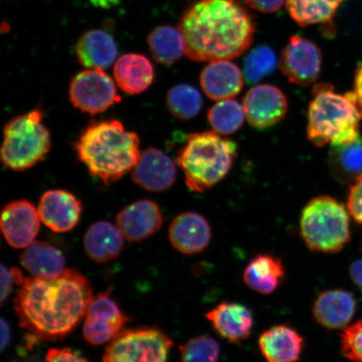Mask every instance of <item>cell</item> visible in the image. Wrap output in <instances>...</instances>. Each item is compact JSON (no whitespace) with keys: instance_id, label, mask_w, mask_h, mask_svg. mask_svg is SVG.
Wrapping results in <instances>:
<instances>
[{"instance_id":"cell-1","label":"cell","mask_w":362,"mask_h":362,"mask_svg":"<svg viewBox=\"0 0 362 362\" xmlns=\"http://www.w3.org/2000/svg\"><path fill=\"white\" fill-rule=\"evenodd\" d=\"M21 286L15 300L21 327L42 341L67 336L93 298L88 279L71 269L57 278H25Z\"/></svg>"},{"instance_id":"cell-2","label":"cell","mask_w":362,"mask_h":362,"mask_svg":"<svg viewBox=\"0 0 362 362\" xmlns=\"http://www.w3.org/2000/svg\"><path fill=\"white\" fill-rule=\"evenodd\" d=\"M178 28L185 55L209 62L242 56L256 30L250 13L238 0H196L183 13Z\"/></svg>"},{"instance_id":"cell-3","label":"cell","mask_w":362,"mask_h":362,"mask_svg":"<svg viewBox=\"0 0 362 362\" xmlns=\"http://www.w3.org/2000/svg\"><path fill=\"white\" fill-rule=\"evenodd\" d=\"M74 148L89 174L107 185L117 182L133 170L141 155L138 135L127 131L116 119L89 124Z\"/></svg>"},{"instance_id":"cell-4","label":"cell","mask_w":362,"mask_h":362,"mask_svg":"<svg viewBox=\"0 0 362 362\" xmlns=\"http://www.w3.org/2000/svg\"><path fill=\"white\" fill-rule=\"evenodd\" d=\"M308 112L307 137L316 147L343 146L360 137L362 104L355 93L339 94L328 83L313 88Z\"/></svg>"},{"instance_id":"cell-5","label":"cell","mask_w":362,"mask_h":362,"mask_svg":"<svg viewBox=\"0 0 362 362\" xmlns=\"http://www.w3.org/2000/svg\"><path fill=\"white\" fill-rule=\"evenodd\" d=\"M237 144L215 131L193 133L180 149L176 163L183 170L185 184L202 193L223 180L234 164Z\"/></svg>"},{"instance_id":"cell-6","label":"cell","mask_w":362,"mask_h":362,"mask_svg":"<svg viewBox=\"0 0 362 362\" xmlns=\"http://www.w3.org/2000/svg\"><path fill=\"white\" fill-rule=\"evenodd\" d=\"M300 230L310 250L337 252L350 242L349 214L345 206L336 199L315 197L303 209Z\"/></svg>"},{"instance_id":"cell-7","label":"cell","mask_w":362,"mask_h":362,"mask_svg":"<svg viewBox=\"0 0 362 362\" xmlns=\"http://www.w3.org/2000/svg\"><path fill=\"white\" fill-rule=\"evenodd\" d=\"M42 119L43 112L37 108L8 122L1 148L4 167L16 171L28 170L47 156L52 148L51 134Z\"/></svg>"},{"instance_id":"cell-8","label":"cell","mask_w":362,"mask_h":362,"mask_svg":"<svg viewBox=\"0 0 362 362\" xmlns=\"http://www.w3.org/2000/svg\"><path fill=\"white\" fill-rule=\"evenodd\" d=\"M172 346L160 329H126L112 339L103 362H166Z\"/></svg>"},{"instance_id":"cell-9","label":"cell","mask_w":362,"mask_h":362,"mask_svg":"<svg viewBox=\"0 0 362 362\" xmlns=\"http://www.w3.org/2000/svg\"><path fill=\"white\" fill-rule=\"evenodd\" d=\"M70 100L80 111L96 115L121 102L115 83L103 69L79 72L72 79Z\"/></svg>"},{"instance_id":"cell-10","label":"cell","mask_w":362,"mask_h":362,"mask_svg":"<svg viewBox=\"0 0 362 362\" xmlns=\"http://www.w3.org/2000/svg\"><path fill=\"white\" fill-rule=\"evenodd\" d=\"M322 53L315 42L300 35L289 39L280 56L279 66L289 83L308 87L318 80Z\"/></svg>"},{"instance_id":"cell-11","label":"cell","mask_w":362,"mask_h":362,"mask_svg":"<svg viewBox=\"0 0 362 362\" xmlns=\"http://www.w3.org/2000/svg\"><path fill=\"white\" fill-rule=\"evenodd\" d=\"M128 320L110 293H99L93 298L86 314L84 338L94 346L110 342Z\"/></svg>"},{"instance_id":"cell-12","label":"cell","mask_w":362,"mask_h":362,"mask_svg":"<svg viewBox=\"0 0 362 362\" xmlns=\"http://www.w3.org/2000/svg\"><path fill=\"white\" fill-rule=\"evenodd\" d=\"M248 123L256 128H268L284 119L288 101L281 90L269 84L256 86L243 98Z\"/></svg>"},{"instance_id":"cell-13","label":"cell","mask_w":362,"mask_h":362,"mask_svg":"<svg viewBox=\"0 0 362 362\" xmlns=\"http://www.w3.org/2000/svg\"><path fill=\"white\" fill-rule=\"evenodd\" d=\"M38 209L26 200L7 204L1 214V230L6 242L13 248L29 247L40 228Z\"/></svg>"},{"instance_id":"cell-14","label":"cell","mask_w":362,"mask_h":362,"mask_svg":"<svg viewBox=\"0 0 362 362\" xmlns=\"http://www.w3.org/2000/svg\"><path fill=\"white\" fill-rule=\"evenodd\" d=\"M177 176L173 160L160 149L148 148L141 153L132 170V178L140 188L162 192L173 185Z\"/></svg>"},{"instance_id":"cell-15","label":"cell","mask_w":362,"mask_h":362,"mask_svg":"<svg viewBox=\"0 0 362 362\" xmlns=\"http://www.w3.org/2000/svg\"><path fill=\"white\" fill-rule=\"evenodd\" d=\"M164 223L160 207L155 202H134L119 212L116 225L130 243L146 241L155 235Z\"/></svg>"},{"instance_id":"cell-16","label":"cell","mask_w":362,"mask_h":362,"mask_svg":"<svg viewBox=\"0 0 362 362\" xmlns=\"http://www.w3.org/2000/svg\"><path fill=\"white\" fill-rule=\"evenodd\" d=\"M40 221L55 233H66L78 223L83 204L74 194L51 189L43 194L38 206Z\"/></svg>"},{"instance_id":"cell-17","label":"cell","mask_w":362,"mask_h":362,"mask_svg":"<svg viewBox=\"0 0 362 362\" xmlns=\"http://www.w3.org/2000/svg\"><path fill=\"white\" fill-rule=\"evenodd\" d=\"M171 245L183 255H197L209 246L211 229L205 217L184 212L172 221L169 230Z\"/></svg>"},{"instance_id":"cell-18","label":"cell","mask_w":362,"mask_h":362,"mask_svg":"<svg viewBox=\"0 0 362 362\" xmlns=\"http://www.w3.org/2000/svg\"><path fill=\"white\" fill-rule=\"evenodd\" d=\"M206 317L217 334L230 343L237 344L247 339L255 327L252 312L238 303H221Z\"/></svg>"},{"instance_id":"cell-19","label":"cell","mask_w":362,"mask_h":362,"mask_svg":"<svg viewBox=\"0 0 362 362\" xmlns=\"http://www.w3.org/2000/svg\"><path fill=\"white\" fill-rule=\"evenodd\" d=\"M356 311V298L343 289H330L320 293L312 308L317 322L328 329L346 327Z\"/></svg>"},{"instance_id":"cell-20","label":"cell","mask_w":362,"mask_h":362,"mask_svg":"<svg viewBox=\"0 0 362 362\" xmlns=\"http://www.w3.org/2000/svg\"><path fill=\"white\" fill-rule=\"evenodd\" d=\"M200 81L206 96L217 102L233 99L243 87L241 70L228 60L210 62L202 70Z\"/></svg>"},{"instance_id":"cell-21","label":"cell","mask_w":362,"mask_h":362,"mask_svg":"<svg viewBox=\"0 0 362 362\" xmlns=\"http://www.w3.org/2000/svg\"><path fill=\"white\" fill-rule=\"evenodd\" d=\"M259 346L267 362H297L304 350L305 341L297 330L281 325L262 333Z\"/></svg>"},{"instance_id":"cell-22","label":"cell","mask_w":362,"mask_h":362,"mask_svg":"<svg viewBox=\"0 0 362 362\" xmlns=\"http://www.w3.org/2000/svg\"><path fill=\"white\" fill-rule=\"evenodd\" d=\"M80 64L89 69H105L115 62L117 47L112 35L102 30H90L81 35L75 45Z\"/></svg>"},{"instance_id":"cell-23","label":"cell","mask_w":362,"mask_h":362,"mask_svg":"<svg viewBox=\"0 0 362 362\" xmlns=\"http://www.w3.org/2000/svg\"><path fill=\"white\" fill-rule=\"evenodd\" d=\"M124 239L117 225L110 221H98L85 233V252L93 261L105 264L121 255L124 248Z\"/></svg>"},{"instance_id":"cell-24","label":"cell","mask_w":362,"mask_h":362,"mask_svg":"<svg viewBox=\"0 0 362 362\" xmlns=\"http://www.w3.org/2000/svg\"><path fill=\"white\" fill-rule=\"evenodd\" d=\"M113 76L123 92L137 95L151 87L155 78V70L147 57L137 53H129L116 62Z\"/></svg>"},{"instance_id":"cell-25","label":"cell","mask_w":362,"mask_h":362,"mask_svg":"<svg viewBox=\"0 0 362 362\" xmlns=\"http://www.w3.org/2000/svg\"><path fill=\"white\" fill-rule=\"evenodd\" d=\"M284 278L282 260L270 255L253 257L243 272V280L247 286L264 296L277 291Z\"/></svg>"},{"instance_id":"cell-26","label":"cell","mask_w":362,"mask_h":362,"mask_svg":"<svg viewBox=\"0 0 362 362\" xmlns=\"http://www.w3.org/2000/svg\"><path fill=\"white\" fill-rule=\"evenodd\" d=\"M21 264L33 277L53 279L66 270V259L61 251L51 244L34 242L20 257Z\"/></svg>"},{"instance_id":"cell-27","label":"cell","mask_w":362,"mask_h":362,"mask_svg":"<svg viewBox=\"0 0 362 362\" xmlns=\"http://www.w3.org/2000/svg\"><path fill=\"white\" fill-rule=\"evenodd\" d=\"M149 51L160 64L170 66L185 54V42L179 28L166 25L156 27L148 36Z\"/></svg>"},{"instance_id":"cell-28","label":"cell","mask_w":362,"mask_h":362,"mask_svg":"<svg viewBox=\"0 0 362 362\" xmlns=\"http://www.w3.org/2000/svg\"><path fill=\"white\" fill-rule=\"evenodd\" d=\"M344 0H286L289 16L298 25L325 24L333 20Z\"/></svg>"},{"instance_id":"cell-29","label":"cell","mask_w":362,"mask_h":362,"mask_svg":"<svg viewBox=\"0 0 362 362\" xmlns=\"http://www.w3.org/2000/svg\"><path fill=\"white\" fill-rule=\"evenodd\" d=\"M330 165L341 180H356L362 175V138L343 146H332Z\"/></svg>"},{"instance_id":"cell-30","label":"cell","mask_w":362,"mask_h":362,"mask_svg":"<svg viewBox=\"0 0 362 362\" xmlns=\"http://www.w3.org/2000/svg\"><path fill=\"white\" fill-rule=\"evenodd\" d=\"M208 121L216 133L228 135L236 133L246 119L243 106L233 99L220 101L211 108Z\"/></svg>"},{"instance_id":"cell-31","label":"cell","mask_w":362,"mask_h":362,"mask_svg":"<svg viewBox=\"0 0 362 362\" xmlns=\"http://www.w3.org/2000/svg\"><path fill=\"white\" fill-rule=\"evenodd\" d=\"M166 103L171 115L184 121L197 116L203 104L200 92L188 84L172 88L167 94Z\"/></svg>"},{"instance_id":"cell-32","label":"cell","mask_w":362,"mask_h":362,"mask_svg":"<svg viewBox=\"0 0 362 362\" xmlns=\"http://www.w3.org/2000/svg\"><path fill=\"white\" fill-rule=\"evenodd\" d=\"M277 65V57L273 49L261 45L247 57L244 64L246 79L250 83H255L273 74Z\"/></svg>"},{"instance_id":"cell-33","label":"cell","mask_w":362,"mask_h":362,"mask_svg":"<svg viewBox=\"0 0 362 362\" xmlns=\"http://www.w3.org/2000/svg\"><path fill=\"white\" fill-rule=\"evenodd\" d=\"M220 353L218 342L208 336L194 337L180 347L182 362H217Z\"/></svg>"},{"instance_id":"cell-34","label":"cell","mask_w":362,"mask_h":362,"mask_svg":"<svg viewBox=\"0 0 362 362\" xmlns=\"http://www.w3.org/2000/svg\"><path fill=\"white\" fill-rule=\"evenodd\" d=\"M341 351L346 359L352 362H362V320L344 329Z\"/></svg>"},{"instance_id":"cell-35","label":"cell","mask_w":362,"mask_h":362,"mask_svg":"<svg viewBox=\"0 0 362 362\" xmlns=\"http://www.w3.org/2000/svg\"><path fill=\"white\" fill-rule=\"evenodd\" d=\"M347 208L353 219L362 225V175L356 178L350 189Z\"/></svg>"},{"instance_id":"cell-36","label":"cell","mask_w":362,"mask_h":362,"mask_svg":"<svg viewBox=\"0 0 362 362\" xmlns=\"http://www.w3.org/2000/svg\"><path fill=\"white\" fill-rule=\"evenodd\" d=\"M44 362H88L81 356L75 351L70 348H63V349H53L47 352L45 357Z\"/></svg>"},{"instance_id":"cell-37","label":"cell","mask_w":362,"mask_h":362,"mask_svg":"<svg viewBox=\"0 0 362 362\" xmlns=\"http://www.w3.org/2000/svg\"><path fill=\"white\" fill-rule=\"evenodd\" d=\"M249 7L262 13L277 12L282 8L285 0H244Z\"/></svg>"},{"instance_id":"cell-38","label":"cell","mask_w":362,"mask_h":362,"mask_svg":"<svg viewBox=\"0 0 362 362\" xmlns=\"http://www.w3.org/2000/svg\"><path fill=\"white\" fill-rule=\"evenodd\" d=\"M1 292H0V302L1 305L7 300L8 296L13 291V284H16L15 277H13L11 269H8L7 267L4 264L1 265Z\"/></svg>"},{"instance_id":"cell-39","label":"cell","mask_w":362,"mask_h":362,"mask_svg":"<svg viewBox=\"0 0 362 362\" xmlns=\"http://www.w3.org/2000/svg\"><path fill=\"white\" fill-rule=\"evenodd\" d=\"M0 332H1V341H0V349L4 351L11 343V333L10 325L4 318L0 322Z\"/></svg>"},{"instance_id":"cell-40","label":"cell","mask_w":362,"mask_h":362,"mask_svg":"<svg viewBox=\"0 0 362 362\" xmlns=\"http://www.w3.org/2000/svg\"><path fill=\"white\" fill-rule=\"evenodd\" d=\"M350 274L353 281L358 285L362 292V260H357L351 266Z\"/></svg>"},{"instance_id":"cell-41","label":"cell","mask_w":362,"mask_h":362,"mask_svg":"<svg viewBox=\"0 0 362 362\" xmlns=\"http://www.w3.org/2000/svg\"><path fill=\"white\" fill-rule=\"evenodd\" d=\"M355 93L362 104V64L356 71L355 78Z\"/></svg>"},{"instance_id":"cell-42","label":"cell","mask_w":362,"mask_h":362,"mask_svg":"<svg viewBox=\"0 0 362 362\" xmlns=\"http://www.w3.org/2000/svg\"><path fill=\"white\" fill-rule=\"evenodd\" d=\"M93 6L97 8H111L119 4V0H90Z\"/></svg>"}]
</instances>
